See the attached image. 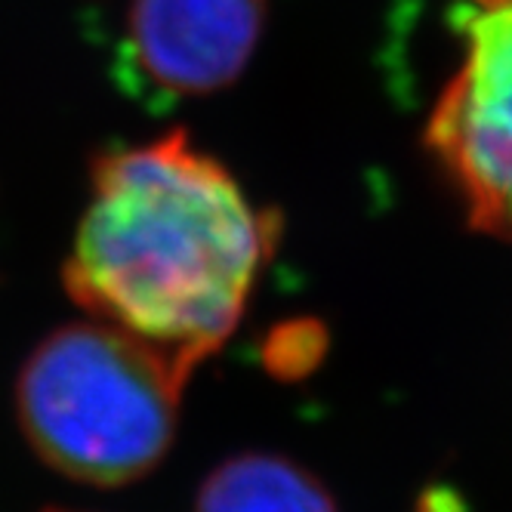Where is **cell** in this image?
Returning a JSON list of instances; mask_svg holds the SVG:
<instances>
[{
  "label": "cell",
  "instance_id": "cell-1",
  "mask_svg": "<svg viewBox=\"0 0 512 512\" xmlns=\"http://www.w3.org/2000/svg\"><path fill=\"white\" fill-rule=\"evenodd\" d=\"M272 241V216L176 130L96 161L65 287L192 377L238 327Z\"/></svg>",
  "mask_w": 512,
  "mask_h": 512
},
{
  "label": "cell",
  "instance_id": "cell-2",
  "mask_svg": "<svg viewBox=\"0 0 512 512\" xmlns=\"http://www.w3.org/2000/svg\"><path fill=\"white\" fill-rule=\"evenodd\" d=\"M186 383L173 361L121 327L68 324L25 361L19 423L41 460L68 479L118 488L170 451Z\"/></svg>",
  "mask_w": 512,
  "mask_h": 512
},
{
  "label": "cell",
  "instance_id": "cell-3",
  "mask_svg": "<svg viewBox=\"0 0 512 512\" xmlns=\"http://www.w3.org/2000/svg\"><path fill=\"white\" fill-rule=\"evenodd\" d=\"M460 68L438 96L426 149L469 226L512 241V0H454Z\"/></svg>",
  "mask_w": 512,
  "mask_h": 512
},
{
  "label": "cell",
  "instance_id": "cell-4",
  "mask_svg": "<svg viewBox=\"0 0 512 512\" xmlns=\"http://www.w3.org/2000/svg\"><path fill=\"white\" fill-rule=\"evenodd\" d=\"M263 22L266 0H130L127 44L145 84L207 96L238 81Z\"/></svg>",
  "mask_w": 512,
  "mask_h": 512
},
{
  "label": "cell",
  "instance_id": "cell-5",
  "mask_svg": "<svg viewBox=\"0 0 512 512\" xmlns=\"http://www.w3.org/2000/svg\"><path fill=\"white\" fill-rule=\"evenodd\" d=\"M195 512H337V503L300 463L241 454L207 475Z\"/></svg>",
  "mask_w": 512,
  "mask_h": 512
}]
</instances>
